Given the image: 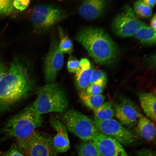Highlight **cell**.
<instances>
[{"label": "cell", "mask_w": 156, "mask_h": 156, "mask_svg": "<svg viewBox=\"0 0 156 156\" xmlns=\"http://www.w3.org/2000/svg\"><path fill=\"white\" fill-rule=\"evenodd\" d=\"M33 86L34 82L26 67L15 60L0 80V112L26 96Z\"/></svg>", "instance_id": "obj_1"}, {"label": "cell", "mask_w": 156, "mask_h": 156, "mask_svg": "<svg viewBox=\"0 0 156 156\" xmlns=\"http://www.w3.org/2000/svg\"><path fill=\"white\" fill-rule=\"evenodd\" d=\"M75 38L99 65H110L116 61L119 55L118 46L102 28L86 27L78 32Z\"/></svg>", "instance_id": "obj_2"}, {"label": "cell", "mask_w": 156, "mask_h": 156, "mask_svg": "<svg viewBox=\"0 0 156 156\" xmlns=\"http://www.w3.org/2000/svg\"><path fill=\"white\" fill-rule=\"evenodd\" d=\"M43 122L41 115L32 106L26 107L13 116L0 128L3 139L14 138L17 140L26 139L40 127Z\"/></svg>", "instance_id": "obj_3"}, {"label": "cell", "mask_w": 156, "mask_h": 156, "mask_svg": "<svg viewBox=\"0 0 156 156\" xmlns=\"http://www.w3.org/2000/svg\"><path fill=\"white\" fill-rule=\"evenodd\" d=\"M41 115L48 113L64 112L68 107L67 94L58 84L51 83L41 87L32 105Z\"/></svg>", "instance_id": "obj_4"}, {"label": "cell", "mask_w": 156, "mask_h": 156, "mask_svg": "<svg viewBox=\"0 0 156 156\" xmlns=\"http://www.w3.org/2000/svg\"><path fill=\"white\" fill-rule=\"evenodd\" d=\"M61 119L68 131L84 141H92L99 132L94 120L73 109L64 112Z\"/></svg>", "instance_id": "obj_5"}, {"label": "cell", "mask_w": 156, "mask_h": 156, "mask_svg": "<svg viewBox=\"0 0 156 156\" xmlns=\"http://www.w3.org/2000/svg\"><path fill=\"white\" fill-rule=\"evenodd\" d=\"M17 149L24 156H56L52 139L35 131L26 139L17 140Z\"/></svg>", "instance_id": "obj_6"}, {"label": "cell", "mask_w": 156, "mask_h": 156, "mask_svg": "<svg viewBox=\"0 0 156 156\" xmlns=\"http://www.w3.org/2000/svg\"><path fill=\"white\" fill-rule=\"evenodd\" d=\"M147 25L138 19L131 7L126 5L113 19L112 28L118 36L126 38L134 36L140 29Z\"/></svg>", "instance_id": "obj_7"}, {"label": "cell", "mask_w": 156, "mask_h": 156, "mask_svg": "<svg viewBox=\"0 0 156 156\" xmlns=\"http://www.w3.org/2000/svg\"><path fill=\"white\" fill-rule=\"evenodd\" d=\"M64 16V12L58 7L51 5H40L35 7L31 15L35 31L44 32L61 20Z\"/></svg>", "instance_id": "obj_8"}, {"label": "cell", "mask_w": 156, "mask_h": 156, "mask_svg": "<svg viewBox=\"0 0 156 156\" xmlns=\"http://www.w3.org/2000/svg\"><path fill=\"white\" fill-rule=\"evenodd\" d=\"M94 121L99 131L114 138L124 145H130L134 141L133 133L122 125L116 120L111 119L101 120L94 118Z\"/></svg>", "instance_id": "obj_9"}, {"label": "cell", "mask_w": 156, "mask_h": 156, "mask_svg": "<svg viewBox=\"0 0 156 156\" xmlns=\"http://www.w3.org/2000/svg\"><path fill=\"white\" fill-rule=\"evenodd\" d=\"M64 62L63 53L59 49L57 41L54 40L44 60V77L47 82H53L58 72L63 67Z\"/></svg>", "instance_id": "obj_10"}, {"label": "cell", "mask_w": 156, "mask_h": 156, "mask_svg": "<svg viewBox=\"0 0 156 156\" xmlns=\"http://www.w3.org/2000/svg\"><path fill=\"white\" fill-rule=\"evenodd\" d=\"M115 115L123 126H132L137 123L141 112L136 105L129 99L124 98L115 105Z\"/></svg>", "instance_id": "obj_11"}, {"label": "cell", "mask_w": 156, "mask_h": 156, "mask_svg": "<svg viewBox=\"0 0 156 156\" xmlns=\"http://www.w3.org/2000/svg\"><path fill=\"white\" fill-rule=\"evenodd\" d=\"M91 141L96 146L101 156H129L119 142L100 132Z\"/></svg>", "instance_id": "obj_12"}, {"label": "cell", "mask_w": 156, "mask_h": 156, "mask_svg": "<svg viewBox=\"0 0 156 156\" xmlns=\"http://www.w3.org/2000/svg\"><path fill=\"white\" fill-rule=\"evenodd\" d=\"M51 124L56 131V135L52 139L54 149L57 153H65L69 150L70 146L67 128L58 119H51Z\"/></svg>", "instance_id": "obj_13"}, {"label": "cell", "mask_w": 156, "mask_h": 156, "mask_svg": "<svg viewBox=\"0 0 156 156\" xmlns=\"http://www.w3.org/2000/svg\"><path fill=\"white\" fill-rule=\"evenodd\" d=\"M106 0H83L79 12L81 16L91 20L100 17L106 6Z\"/></svg>", "instance_id": "obj_14"}, {"label": "cell", "mask_w": 156, "mask_h": 156, "mask_svg": "<svg viewBox=\"0 0 156 156\" xmlns=\"http://www.w3.org/2000/svg\"><path fill=\"white\" fill-rule=\"evenodd\" d=\"M80 65V69L76 73L75 81L76 87L80 92L85 91L90 84L93 69L87 58H82Z\"/></svg>", "instance_id": "obj_15"}, {"label": "cell", "mask_w": 156, "mask_h": 156, "mask_svg": "<svg viewBox=\"0 0 156 156\" xmlns=\"http://www.w3.org/2000/svg\"><path fill=\"white\" fill-rule=\"evenodd\" d=\"M136 132L140 136L147 141L155 140L156 136V126L153 122L142 115L137 122Z\"/></svg>", "instance_id": "obj_16"}, {"label": "cell", "mask_w": 156, "mask_h": 156, "mask_svg": "<svg viewBox=\"0 0 156 156\" xmlns=\"http://www.w3.org/2000/svg\"><path fill=\"white\" fill-rule=\"evenodd\" d=\"M139 98L142 108L146 115L155 122L156 98L155 94L142 93L139 95Z\"/></svg>", "instance_id": "obj_17"}, {"label": "cell", "mask_w": 156, "mask_h": 156, "mask_svg": "<svg viewBox=\"0 0 156 156\" xmlns=\"http://www.w3.org/2000/svg\"><path fill=\"white\" fill-rule=\"evenodd\" d=\"M134 36L144 45L151 46L156 44V30L147 25L140 29Z\"/></svg>", "instance_id": "obj_18"}, {"label": "cell", "mask_w": 156, "mask_h": 156, "mask_svg": "<svg viewBox=\"0 0 156 156\" xmlns=\"http://www.w3.org/2000/svg\"><path fill=\"white\" fill-rule=\"evenodd\" d=\"M79 97L83 104L93 110L98 108L104 103L105 97L104 95H91L87 94L86 91H80Z\"/></svg>", "instance_id": "obj_19"}, {"label": "cell", "mask_w": 156, "mask_h": 156, "mask_svg": "<svg viewBox=\"0 0 156 156\" xmlns=\"http://www.w3.org/2000/svg\"><path fill=\"white\" fill-rule=\"evenodd\" d=\"M95 118L101 120L111 119L114 118L115 112L112 103H104L95 110H93Z\"/></svg>", "instance_id": "obj_20"}, {"label": "cell", "mask_w": 156, "mask_h": 156, "mask_svg": "<svg viewBox=\"0 0 156 156\" xmlns=\"http://www.w3.org/2000/svg\"><path fill=\"white\" fill-rule=\"evenodd\" d=\"M60 41L58 47L62 53L71 54L73 52V42L67 34L64 32L61 27H58Z\"/></svg>", "instance_id": "obj_21"}, {"label": "cell", "mask_w": 156, "mask_h": 156, "mask_svg": "<svg viewBox=\"0 0 156 156\" xmlns=\"http://www.w3.org/2000/svg\"><path fill=\"white\" fill-rule=\"evenodd\" d=\"M79 156H101L97 148L92 141H84L78 146Z\"/></svg>", "instance_id": "obj_22"}, {"label": "cell", "mask_w": 156, "mask_h": 156, "mask_svg": "<svg viewBox=\"0 0 156 156\" xmlns=\"http://www.w3.org/2000/svg\"><path fill=\"white\" fill-rule=\"evenodd\" d=\"M134 12L138 16L144 18H149L152 15L151 8L144 3L141 0H137L134 3Z\"/></svg>", "instance_id": "obj_23"}, {"label": "cell", "mask_w": 156, "mask_h": 156, "mask_svg": "<svg viewBox=\"0 0 156 156\" xmlns=\"http://www.w3.org/2000/svg\"><path fill=\"white\" fill-rule=\"evenodd\" d=\"M107 80H100L93 83L90 84L86 89L87 94L96 95L102 94L106 86Z\"/></svg>", "instance_id": "obj_24"}, {"label": "cell", "mask_w": 156, "mask_h": 156, "mask_svg": "<svg viewBox=\"0 0 156 156\" xmlns=\"http://www.w3.org/2000/svg\"><path fill=\"white\" fill-rule=\"evenodd\" d=\"M11 0H0V16L9 15L15 11Z\"/></svg>", "instance_id": "obj_25"}, {"label": "cell", "mask_w": 156, "mask_h": 156, "mask_svg": "<svg viewBox=\"0 0 156 156\" xmlns=\"http://www.w3.org/2000/svg\"><path fill=\"white\" fill-rule=\"evenodd\" d=\"M67 68L69 73H76L80 68V61L74 56H70L68 60Z\"/></svg>", "instance_id": "obj_26"}, {"label": "cell", "mask_w": 156, "mask_h": 156, "mask_svg": "<svg viewBox=\"0 0 156 156\" xmlns=\"http://www.w3.org/2000/svg\"><path fill=\"white\" fill-rule=\"evenodd\" d=\"M100 80H107L106 73L102 70L99 69L93 70L90 84L94 83Z\"/></svg>", "instance_id": "obj_27"}, {"label": "cell", "mask_w": 156, "mask_h": 156, "mask_svg": "<svg viewBox=\"0 0 156 156\" xmlns=\"http://www.w3.org/2000/svg\"><path fill=\"white\" fill-rule=\"evenodd\" d=\"M30 4V0H13V5L15 9L20 11L25 10Z\"/></svg>", "instance_id": "obj_28"}, {"label": "cell", "mask_w": 156, "mask_h": 156, "mask_svg": "<svg viewBox=\"0 0 156 156\" xmlns=\"http://www.w3.org/2000/svg\"><path fill=\"white\" fill-rule=\"evenodd\" d=\"M1 156H24L20 151L16 145H13L6 151L2 154Z\"/></svg>", "instance_id": "obj_29"}, {"label": "cell", "mask_w": 156, "mask_h": 156, "mask_svg": "<svg viewBox=\"0 0 156 156\" xmlns=\"http://www.w3.org/2000/svg\"><path fill=\"white\" fill-rule=\"evenodd\" d=\"M137 156H156L155 152L147 149L142 150L137 152Z\"/></svg>", "instance_id": "obj_30"}, {"label": "cell", "mask_w": 156, "mask_h": 156, "mask_svg": "<svg viewBox=\"0 0 156 156\" xmlns=\"http://www.w3.org/2000/svg\"><path fill=\"white\" fill-rule=\"evenodd\" d=\"M7 71L6 68L5 66L0 62V80L6 73Z\"/></svg>", "instance_id": "obj_31"}, {"label": "cell", "mask_w": 156, "mask_h": 156, "mask_svg": "<svg viewBox=\"0 0 156 156\" xmlns=\"http://www.w3.org/2000/svg\"><path fill=\"white\" fill-rule=\"evenodd\" d=\"M145 4L151 7L154 6L156 3V0H141Z\"/></svg>", "instance_id": "obj_32"}, {"label": "cell", "mask_w": 156, "mask_h": 156, "mask_svg": "<svg viewBox=\"0 0 156 156\" xmlns=\"http://www.w3.org/2000/svg\"><path fill=\"white\" fill-rule=\"evenodd\" d=\"M156 17L155 13L152 17L151 21V28L156 30Z\"/></svg>", "instance_id": "obj_33"}, {"label": "cell", "mask_w": 156, "mask_h": 156, "mask_svg": "<svg viewBox=\"0 0 156 156\" xmlns=\"http://www.w3.org/2000/svg\"><path fill=\"white\" fill-rule=\"evenodd\" d=\"M58 1H63V0H58Z\"/></svg>", "instance_id": "obj_34"}, {"label": "cell", "mask_w": 156, "mask_h": 156, "mask_svg": "<svg viewBox=\"0 0 156 156\" xmlns=\"http://www.w3.org/2000/svg\"><path fill=\"white\" fill-rule=\"evenodd\" d=\"M11 1H13V0H11Z\"/></svg>", "instance_id": "obj_35"}]
</instances>
